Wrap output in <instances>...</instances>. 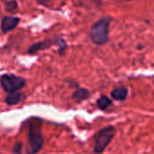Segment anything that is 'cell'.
<instances>
[{"label": "cell", "mask_w": 154, "mask_h": 154, "mask_svg": "<svg viewBox=\"0 0 154 154\" xmlns=\"http://www.w3.org/2000/svg\"><path fill=\"white\" fill-rule=\"evenodd\" d=\"M112 22V18L109 16L104 17L98 20L93 24L90 29V39L96 45H104L108 42V28Z\"/></svg>", "instance_id": "obj_1"}, {"label": "cell", "mask_w": 154, "mask_h": 154, "mask_svg": "<svg viewBox=\"0 0 154 154\" xmlns=\"http://www.w3.org/2000/svg\"><path fill=\"white\" fill-rule=\"evenodd\" d=\"M28 140L31 148V153H38L44 144V140L42 132L41 120L32 119L28 126Z\"/></svg>", "instance_id": "obj_2"}, {"label": "cell", "mask_w": 154, "mask_h": 154, "mask_svg": "<svg viewBox=\"0 0 154 154\" xmlns=\"http://www.w3.org/2000/svg\"><path fill=\"white\" fill-rule=\"evenodd\" d=\"M116 134V128L113 125H107L102 128L95 136V146L94 152L96 154H101L108 144L112 142Z\"/></svg>", "instance_id": "obj_3"}, {"label": "cell", "mask_w": 154, "mask_h": 154, "mask_svg": "<svg viewBox=\"0 0 154 154\" xmlns=\"http://www.w3.org/2000/svg\"><path fill=\"white\" fill-rule=\"evenodd\" d=\"M0 84L5 92L12 93L23 88L26 84V80L25 79L14 74H4L0 78Z\"/></svg>", "instance_id": "obj_4"}, {"label": "cell", "mask_w": 154, "mask_h": 154, "mask_svg": "<svg viewBox=\"0 0 154 154\" xmlns=\"http://www.w3.org/2000/svg\"><path fill=\"white\" fill-rule=\"evenodd\" d=\"M58 44L60 46V49L61 50V52L65 50V48L67 47L66 43H65V41H63L61 38L58 39V42H54L53 41H51V40H47V41H42V42H36V43H33L32 45H31L29 48H28V51L27 52L32 54V53H35L39 51H42V50H44V49H47L49 47H51V44Z\"/></svg>", "instance_id": "obj_5"}, {"label": "cell", "mask_w": 154, "mask_h": 154, "mask_svg": "<svg viewBox=\"0 0 154 154\" xmlns=\"http://www.w3.org/2000/svg\"><path fill=\"white\" fill-rule=\"evenodd\" d=\"M20 23V18L15 16L6 15L2 18L1 21V30L4 33H7L8 32L14 30L18 23Z\"/></svg>", "instance_id": "obj_6"}, {"label": "cell", "mask_w": 154, "mask_h": 154, "mask_svg": "<svg viewBox=\"0 0 154 154\" xmlns=\"http://www.w3.org/2000/svg\"><path fill=\"white\" fill-rule=\"evenodd\" d=\"M128 96V89L126 87H119L116 88L111 91V97L117 101H125Z\"/></svg>", "instance_id": "obj_7"}, {"label": "cell", "mask_w": 154, "mask_h": 154, "mask_svg": "<svg viewBox=\"0 0 154 154\" xmlns=\"http://www.w3.org/2000/svg\"><path fill=\"white\" fill-rule=\"evenodd\" d=\"M23 97V93L22 92L15 91V92L8 93V95L5 97V103L8 106H15L21 102Z\"/></svg>", "instance_id": "obj_8"}, {"label": "cell", "mask_w": 154, "mask_h": 154, "mask_svg": "<svg viewBox=\"0 0 154 154\" xmlns=\"http://www.w3.org/2000/svg\"><path fill=\"white\" fill-rule=\"evenodd\" d=\"M72 97L78 103H80L90 97V91L87 88H79L73 92Z\"/></svg>", "instance_id": "obj_9"}, {"label": "cell", "mask_w": 154, "mask_h": 154, "mask_svg": "<svg viewBox=\"0 0 154 154\" xmlns=\"http://www.w3.org/2000/svg\"><path fill=\"white\" fill-rule=\"evenodd\" d=\"M111 105H112V100L105 95H102L97 100V106L100 110H106Z\"/></svg>", "instance_id": "obj_10"}, {"label": "cell", "mask_w": 154, "mask_h": 154, "mask_svg": "<svg viewBox=\"0 0 154 154\" xmlns=\"http://www.w3.org/2000/svg\"><path fill=\"white\" fill-rule=\"evenodd\" d=\"M22 150H23V143H21V142L15 143V144L14 145V148H13L14 153L20 154L22 152Z\"/></svg>", "instance_id": "obj_11"}, {"label": "cell", "mask_w": 154, "mask_h": 154, "mask_svg": "<svg viewBox=\"0 0 154 154\" xmlns=\"http://www.w3.org/2000/svg\"><path fill=\"white\" fill-rule=\"evenodd\" d=\"M17 8V3L15 1H10L6 3V10L7 11H14Z\"/></svg>", "instance_id": "obj_12"}, {"label": "cell", "mask_w": 154, "mask_h": 154, "mask_svg": "<svg viewBox=\"0 0 154 154\" xmlns=\"http://www.w3.org/2000/svg\"><path fill=\"white\" fill-rule=\"evenodd\" d=\"M39 4H41V5H46L50 0H36Z\"/></svg>", "instance_id": "obj_13"}, {"label": "cell", "mask_w": 154, "mask_h": 154, "mask_svg": "<svg viewBox=\"0 0 154 154\" xmlns=\"http://www.w3.org/2000/svg\"><path fill=\"white\" fill-rule=\"evenodd\" d=\"M27 154H32V153H31V152H28V153Z\"/></svg>", "instance_id": "obj_14"}, {"label": "cell", "mask_w": 154, "mask_h": 154, "mask_svg": "<svg viewBox=\"0 0 154 154\" xmlns=\"http://www.w3.org/2000/svg\"><path fill=\"white\" fill-rule=\"evenodd\" d=\"M126 1H131V0H126Z\"/></svg>", "instance_id": "obj_15"}]
</instances>
